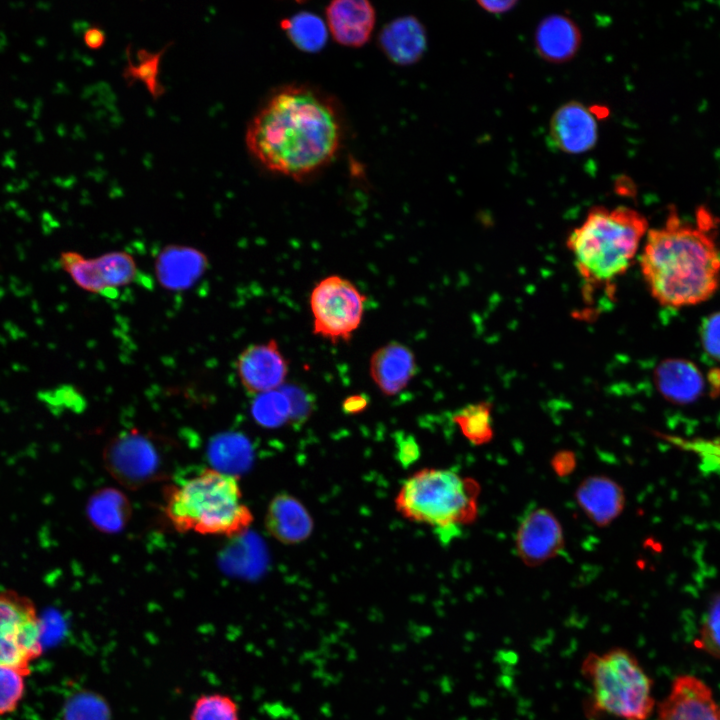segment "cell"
Returning a JSON list of instances; mask_svg holds the SVG:
<instances>
[{
	"mask_svg": "<svg viewBox=\"0 0 720 720\" xmlns=\"http://www.w3.org/2000/svg\"><path fill=\"white\" fill-rule=\"evenodd\" d=\"M235 370L244 390L257 396L279 389L289 366L276 340L270 339L245 347L235 361Z\"/></svg>",
	"mask_w": 720,
	"mask_h": 720,
	"instance_id": "11",
	"label": "cell"
},
{
	"mask_svg": "<svg viewBox=\"0 0 720 720\" xmlns=\"http://www.w3.org/2000/svg\"><path fill=\"white\" fill-rule=\"evenodd\" d=\"M514 545L518 557L526 565H541L559 555L564 549L562 526L549 509L534 506L521 516Z\"/></svg>",
	"mask_w": 720,
	"mask_h": 720,
	"instance_id": "10",
	"label": "cell"
},
{
	"mask_svg": "<svg viewBox=\"0 0 720 720\" xmlns=\"http://www.w3.org/2000/svg\"><path fill=\"white\" fill-rule=\"evenodd\" d=\"M581 673L590 686L584 702L588 718L647 720L653 713L652 681L627 649L615 647L588 653L581 663Z\"/></svg>",
	"mask_w": 720,
	"mask_h": 720,
	"instance_id": "6",
	"label": "cell"
},
{
	"mask_svg": "<svg viewBox=\"0 0 720 720\" xmlns=\"http://www.w3.org/2000/svg\"><path fill=\"white\" fill-rule=\"evenodd\" d=\"M44 624L29 597L14 591L0 592V666L27 676L43 652Z\"/></svg>",
	"mask_w": 720,
	"mask_h": 720,
	"instance_id": "7",
	"label": "cell"
},
{
	"mask_svg": "<svg viewBox=\"0 0 720 720\" xmlns=\"http://www.w3.org/2000/svg\"><path fill=\"white\" fill-rule=\"evenodd\" d=\"M265 527L279 542L297 544L311 535L314 523L308 510L297 498L280 493L267 507Z\"/></svg>",
	"mask_w": 720,
	"mask_h": 720,
	"instance_id": "19",
	"label": "cell"
},
{
	"mask_svg": "<svg viewBox=\"0 0 720 720\" xmlns=\"http://www.w3.org/2000/svg\"><path fill=\"white\" fill-rule=\"evenodd\" d=\"M379 44L385 56L394 64L411 65L424 54L426 31L414 16H403L386 24L380 32Z\"/></svg>",
	"mask_w": 720,
	"mask_h": 720,
	"instance_id": "21",
	"label": "cell"
},
{
	"mask_svg": "<svg viewBox=\"0 0 720 720\" xmlns=\"http://www.w3.org/2000/svg\"><path fill=\"white\" fill-rule=\"evenodd\" d=\"M477 3L482 9L491 14H502L510 11L517 4V1H478Z\"/></svg>",
	"mask_w": 720,
	"mask_h": 720,
	"instance_id": "36",
	"label": "cell"
},
{
	"mask_svg": "<svg viewBox=\"0 0 720 720\" xmlns=\"http://www.w3.org/2000/svg\"><path fill=\"white\" fill-rule=\"evenodd\" d=\"M61 720H110L111 712L105 699L92 691L81 690L69 697Z\"/></svg>",
	"mask_w": 720,
	"mask_h": 720,
	"instance_id": "29",
	"label": "cell"
},
{
	"mask_svg": "<svg viewBox=\"0 0 720 720\" xmlns=\"http://www.w3.org/2000/svg\"><path fill=\"white\" fill-rule=\"evenodd\" d=\"M245 439L236 434L219 436L210 447V459L214 469L234 476V472L247 466L249 453Z\"/></svg>",
	"mask_w": 720,
	"mask_h": 720,
	"instance_id": "26",
	"label": "cell"
},
{
	"mask_svg": "<svg viewBox=\"0 0 720 720\" xmlns=\"http://www.w3.org/2000/svg\"><path fill=\"white\" fill-rule=\"evenodd\" d=\"M335 101L319 89L289 84L276 90L250 120L245 140L266 169L304 179L328 165L343 140Z\"/></svg>",
	"mask_w": 720,
	"mask_h": 720,
	"instance_id": "1",
	"label": "cell"
},
{
	"mask_svg": "<svg viewBox=\"0 0 720 720\" xmlns=\"http://www.w3.org/2000/svg\"><path fill=\"white\" fill-rule=\"evenodd\" d=\"M397 457L402 466L413 464L419 457V446L413 438L404 437L396 440Z\"/></svg>",
	"mask_w": 720,
	"mask_h": 720,
	"instance_id": "35",
	"label": "cell"
},
{
	"mask_svg": "<svg viewBox=\"0 0 720 720\" xmlns=\"http://www.w3.org/2000/svg\"><path fill=\"white\" fill-rule=\"evenodd\" d=\"M105 39V32L99 27H90L84 34V42L91 49L101 48Z\"/></svg>",
	"mask_w": 720,
	"mask_h": 720,
	"instance_id": "38",
	"label": "cell"
},
{
	"mask_svg": "<svg viewBox=\"0 0 720 720\" xmlns=\"http://www.w3.org/2000/svg\"><path fill=\"white\" fill-rule=\"evenodd\" d=\"M208 267V257L202 250L181 244L163 247L154 260L157 282L162 288L174 292L193 287Z\"/></svg>",
	"mask_w": 720,
	"mask_h": 720,
	"instance_id": "14",
	"label": "cell"
},
{
	"mask_svg": "<svg viewBox=\"0 0 720 720\" xmlns=\"http://www.w3.org/2000/svg\"><path fill=\"white\" fill-rule=\"evenodd\" d=\"M648 230L646 217L632 208H592L567 239L585 288L611 287L630 267Z\"/></svg>",
	"mask_w": 720,
	"mask_h": 720,
	"instance_id": "3",
	"label": "cell"
},
{
	"mask_svg": "<svg viewBox=\"0 0 720 720\" xmlns=\"http://www.w3.org/2000/svg\"><path fill=\"white\" fill-rule=\"evenodd\" d=\"M695 646L720 659V593L712 596L702 617Z\"/></svg>",
	"mask_w": 720,
	"mask_h": 720,
	"instance_id": "31",
	"label": "cell"
},
{
	"mask_svg": "<svg viewBox=\"0 0 720 720\" xmlns=\"http://www.w3.org/2000/svg\"><path fill=\"white\" fill-rule=\"evenodd\" d=\"M701 216L693 225L671 207L664 224L647 232L640 268L652 297L663 306L702 303L720 286V249L709 217Z\"/></svg>",
	"mask_w": 720,
	"mask_h": 720,
	"instance_id": "2",
	"label": "cell"
},
{
	"mask_svg": "<svg viewBox=\"0 0 720 720\" xmlns=\"http://www.w3.org/2000/svg\"><path fill=\"white\" fill-rule=\"evenodd\" d=\"M660 394L675 404H690L701 398L706 380L698 366L690 360L670 358L660 362L654 372Z\"/></svg>",
	"mask_w": 720,
	"mask_h": 720,
	"instance_id": "18",
	"label": "cell"
},
{
	"mask_svg": "<svg viewBox=\"0 0 720 720\" xmlns=\"http://www.w3.org/2000/svg\"><path fill=\"white\" fill-rule=\"evenodd\" d=\"M294 46L305 52H317L322 49L328 38L325 22L316 14L300 12L280 23Z\"/></svg>",
	"mask_w": 720,
	"mask_h": 720,
	"instance_id": "23",
	"label": "cell"
},
{
	"mask_svg": "<svg viewBox=\"0 0 720 720\" xmlns=\"http://www.w3.org/2000/svg\"><path fill=\"white\" fill-rule=\"evenodd\" d=\"M166 49L164 47L155 53L140 49L137 51L136 64L128 56V63L123 72L124 78L128 82H142L154 98L161 96L165 88L159 81L160 61Z\"/></svg>",
	"mask_w": 720,
	"mask_h": 720,
	"instance_id": "27",
	"label": "cell"
},
{
	"mask_svg": "<svg viewBox=\"0 0 720 720\" xmlns=\"http://www.w3.org/2000/svg\"><path fill=\"white\" fill-rule=\"evenodd\" d=\"M104 464L120 484L137 489L167 476V456L160 440L137 429L118 434L105 447Z\"/></svg>",
	"mask_w": 720,
	"mask_h": 720,
	"instance_id": "8",
	"label": "cell"
},
{
	"mask_svg": "<svg viewBox=\"0 0 720 720\" xmlns=\"http://www.w3.org/2000/svg\"><path fill=\"white\" fill-rule=\"evenodd\" d=\"M26 677L15 668L0 666V716L17 710L25 695Z\"/></svg>",
	"mask_w": 720,
	"mask_h": 720,
	"instance_id": "32",
	"label": "cell"
},
{
	"mask_svg": "<svg viewBox=\"0 0 720 720\" xmlns=\"http://www.w3.org/2000/svg\"><path fill=\"white\" fill-rule=\"evenodd\" d=\"M663 438L682 451L691 453L705 462L720 466V439L687 438L675 435H664Z\"/></svg>",
	"mask_w": 720,
	"mask_h": 720,
	"instance_id": "33",
	"label": "cell"
},
{
	"mask_svg": "<svg viewBox=\"0 0 720 720\" xmlns=\"http://www.w3.org/2000/svg\"><path fill=\"white\" fill-rule=\"evenodd\" d=\"M164 512L179 532L238 536L253 521L235 476L205 468L164 490Z\"/></svg>",
	"mask_w": 720,
	"mask_h": 720,
	"instance_id": "4",
	"label": "cell"
},
{
	"mask_svg": "<svg viewBox=\"0 0 720 720\" xmlns=\"http://www.w3.org/2000/svg\"><path fill=\"white\" fill-rule=\"evenodd\" d=\"M190 720H240L239 708L228 695L205 694L195 701Z\"/></svg>",
	"mask_w": 720,
	"mask_h": 720,
	"instance_id": "30",
	"label": "cell"
},
{
	"mask_svg": "<svg viewBox=\"0 0 720 720\" xmlns=\"http://www.w3.org/2000/svg\"><path fill=\"white\" fill-rule=\"evenodd\" d=\"M333 39L346 47H361L371 37L376 21L374 6L366 0H335L325 9Z\"/></svg>",
	"mask_w": 720,
	"mask_h": 720,
	"instance_id": "15",
	"label": "cell"
},
{
	"mask_svg": "<svg viewBox=\"0 0 720 720\" xmlns=\"http://www.w3.org/2000/svg\"><path fill=\"white\" fill-rule=\"evenodd\" d=\"M365 302L366 296L348 279L323 278L309 297L314 334L332 342L349 340L361 324Z\"/></svg>",
	"mask_w": 720,
	"mask_h": 720,
	"instance_id": "9",
	"label": "cell"
},
{
	"mask_svg": "<svg viewBox=\"0 0 720 720\" xmlns=\"http://www.w3.org/2000/svg\"><path fill=\"white\" fill-rule=\"evenodd\" d=\"M87 516L90 523L104 533H117L130 520L132 509L127 496L115 488H102L88 500Z\"/></svg>",
	"mask_w": 720,
	"mask_h": 720,
	"instance_id": "22",
	"label": "cell"
},
{
	"mask_svg": "<svg viewBox=\"0 0 720 720\" xmlns=\"http://www.w3.org/2000/svg\"><path fill=\"white\" fill-rule=\"evenodd\" d=\"M549 137L552 144L565 153L579 154L591 150L598 139L594 114L577 101L563 104L552 115Z\"/></svg>",
	"mask_w": 720,
	"mask_h": 720,
	"instance_id": "13",
	"label": "cell"
},
{
	"mask_svg": "<svg viewBox=\"0 0 720 720\" xmlns=\"http://www.w3.org/2000/svg\"><path fill=\"white\" fill-rule=\"evenodd\" d=\"M368 405V399L361 394H355L347 397L343 401V410L348 414H356L363 411Z\"/></svg>",
	"mask_w": 720,
	"mask_h": 720,
	"instance_id": "37",
	"label": "cell"
},
{
	"mask_svg": "<svg viewBox=\"0 0 720 720\" xmlns=\"http://www.w3.org/2000/svg\"><path fill=\"white\" fill-rule=\"evenodd\" d=\"M93 259L97 275L106 290L127 286L136 278V261L126 251H110Z\"/></svg>",
	"mask_w": 720,
	"mask_h": 720,
	"instance_id": "24",
	"label": "cell"
},
{
	"mask_svg": "<svg viewBox=\"0 0 720 720\" xmlns=\"http://www.w3.org/2000/svg\"><path fill=\"white\" fill-rule=\"evenodd\" d=\"M480 485L449 469L424 468L406 479L395 498L406 519L435 528L450 541L478 514Z\"/></svg>",
	"mask_w": 720,
	"mask_h": 720,
	"instance_id": "5",
	"label": "cell"
},
{
	"mask_svg": "<svg viewBox=\"0 0 720 720\" xmlns=\"http://www.w3.org/2000/svg\"><path fill=\"white\" fill-rule=\"evenodd\" d=\"M659 720H720V705L702 680L677 677L658 709Z\"/></svg>",
	"mask_w": 720,
	"mask_h": 720,
	"instance_id": "12",
	"label": "cell"
},
{
	"mask_svg": "<svg viewBox=\"0 0 720 720\" xmlns=\"http://www.w3.org/2000/svg\"><path fill=\"white\" fill-rule=\"evenodd\" d=\"M491 405L477 402L456 411L452 419L463 436L473 445H483L493 438Z\"/></svg>",
	"mask_w": 720,
	"mask_h": 720,
	"instance_id": "25",
	"label": "cell"
},
{
	"mask_svg": "<svg viewBox=\"0 0 720 720\" xmlns=\"http://www.w3.org/2000/svg\"><path fill=\"white\" fill-rule=\"evenodd\" d=\"M581 41L578 25L562 14L543 18L535 31L536 51L549 63L561 64L570 61L578 52Z\"/></svg>",
	"mask_w": 720,
	"mask_h": 720,
	"instance_id": "20",
	"label": "cell"
},
{
	"mask_svg": "<svg viewBox=\"0 0 720 720\" xmlns=\"http://www.w3.org/2000/svg\"><path fill=\"white\" fill-rule=\"evenodd\" d=\"M416 370L413 351L397 341L378 348L369 361V373L373 382L387 396H394L405 389L415 376Z\"/></svg>",
	"mask_w": 720,
	"mask_h": 720,
	"instance_id": "16",
	"label": "cell"
},
{
	"mask_svg": "<svg viewBox=\"0 0 720 720\" xmlns=\"http://www.w3.org/2000/svg\"><path fill=\"white\" fill-rule=\"evenodd\" d=\"M255 421L268 428L279 427L291 419V405L287 394L278 389L259 394L251 406Z\"/></svg>",
	"mask_w": 720,
	"mask_h": 720,
	"instance_id": "28",
	"label": "cell"
},
{
	"mask_svg": "<svg viewBox=\"0 0 720 720\" xmlns=\"http://www.w3.org/2000/svg\"><path fill=\"white\" fill-rule=\"evenodd\" d=\"M700 338L704 351L720 362V311L705 317L700 326Z\"/></svg>",
	"mask_w": 720,
	"mask_h": 720,
	"instance_id": "34",
	"label": "cell"
},
{
	"mask_svg": "<svg viewBox=\"0 0 720 720\" xmlns=\"http://www.w3.org/2000/svg\"><path fill=\"white\" fill-rule=\"evenodd\" d=\"M575 499L588 519L599 527L613 522L623 511V488L604 475L583 479L576 488Z\"/></svg>",
	"mask_w": 720,
	"mask_h": 720,
	"instance_id": "17",
	"label": "cell"
}]
</instances>
